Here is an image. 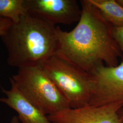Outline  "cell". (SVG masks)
<instances>
[{
    "label": "cell",
    "mask_w": 123,
    "mask_h": 123,
    "mask_svg": "<svg viewBox=\"0 0 123 123\" xmlns=\"http://www.w3.org/2000/svg\"><path fill=\"white\" fill-rule=\"evenodd\" d=\"M81 14L69 31L56 26L55 55L89 74L104 64L117 66L122 55L112 34L113 27L89 0H80Z\"/></svg>",
    "instance_id": "6da1fadb"
},
{
    "label": "cell",
    "mask_w": 123,
    "mask_h": 123,
    "mask_svg": "<svg viewBox=\"0 0 123 123\" xmlns=\"http://www.w3.org/2000/svg\"><path fill=\"white\" fill-rule=\"evenodd\" d=\"M56 26L26 12L0 37L10 66L21 68L41 67L55 55L57 48Z\"/></svg>",
    "instance_id": "7a4b0ae2"
},
{
    "label": "cell",
    "mask_w": 123,
    "mask_h": 123,
    "mask_svg": "<svg viewBox=\"0 0 123 123\" xmlns=\"http://www.w3.org/2000/svg\"><path fill=\"white\" fill-rule=\"evenodd\" d=\"M41 67L65 98L70 108L90 105L94 90L90 74L55 55Z\"/></svg>",
    "instance_id": "3957f363"
},
{
    "label": "cell",
    "mask_w": 123,
    "mask_h": 123,
    "mask_svg": "<svg viewBox=\"0 0 123 123\" xmlns=\"http://www.w3.org/2000/svg\"><path fill=\"white\" fill-rule=\"evenodd\" d=\"M10 80L47 116L70 108L65 98L41 67L18 68Z\"/></svg>",
    "instance_id": "277c9868"
},
{
    "label": "cell",
    "mask_w": 123,
    "mask_h": 123,
    "mask_svg": "<svg viewBox=\"0 0 123 123\" xmlns=\"http://www.w3.org/2000/svg\"><path fill=\"white\" fill-rule=\"evenodd\" d=\"M90 74L94 90L90 105L99 106L123 102V61L115 67L100 65Z\"/></svg>",
    "instance_id": "5b68a950"
},
{
    "label": "cell",
    "mask_w": 123,
    "mask_h": 123,
    "mask_svg": "<svg viewBox=\"0 0 123 123\" xmlns=\"http://www.w3.org/2000/svg\"><path fill=\"white\" fill-rule=\"evenodd\" d=\"M123 102L104 105L67 108L47 116L50 123H121L119 112Z\"/></svg>",
    "instance_id": "8992f818"
},
{
    "label": "cell",
    "mask_w": 123,
    "mask_h": 123,
    "mask_svg": "<svg viewBox=\"0 0 123 123\" xmlns=\"http://www.w3.org/2000/svg\"><path fill=\"white\" fill-rule=\"evenodd\" d=\"M26 12L53 26L79 22L81 9L76 0H25Z\"/></svg>",
    "instance_id": "52a82bcc"
},
{
    "label": "cell",
    "mask_w": 123,
    "mask_h": 123,
    "mask_svg": "<svg viewBox=\"0 0 123 123\" xmlns=\"http://www.w3.org/2000/svg\"><path fill=\"white\" fill-rule=\"evenodd\" d=\"M8 90L1 88L6 97L0 98L4 103L15 110L21 123H50L46 115L35 105L25 96L12 81Z\"/></svg>",
    "instance_id": "ba28073f"
},
{
    "label": "cell",
    "mask_w": 123,
    "mask_h": 123,
    "mask_svg": "<svg viewBox=\"0 0 123 123\" xmlns=\"http://www.w3.org/2000/svg\"><path fill=\"white\" fill-rule=\"evenodd\" d=\"M99 10L109 23L114 27L123 26V7L116 0H89Z\"/></svg>",
    "instance_id": "9c48e42d"
},
{
    "label": "cell",
    "mask_w": 123,
    "mask_h": 123,
    "mask_svg": "<svg viewBox=\"0 0 123 123\" xmlns=\"http://www.w3.org/2000/svg\"><path fill=\"white\" fill-rule=\"evenodd\" d=\"M26 12L25 0H0V17L18 23Z\"/></svg>",
    "instance_id": "30bf717a"
},
{
    "label": "cell",
    "mask_w": 123,
    "mask_h": 123,
    "mask_svg": "<svg viewBox=\"0 0 123 123\" xmlns=\"http://www.w3.org/2000/svg\"><path fill=\"white\" fill-rule=\"evenodd\" d=\"M112 34L114 40L119 46L122 55V61H123V26H113Z\"/></svg>",
    "instance_id": "8fae6325"
},
{
    "label": "cell",
    "mask_w": 123,
    "mask_h": 123,
    "mask_svg": "<svg viewBox=\"0 0 123 123\" xmlns=\"http://www.w3.org/2000/svg\"><path fill=\"white\" fill-rule=\"evenodd\" d=\"M12 22L8 19L0 17V28L10 26Z\"/></svg>",
    "instance_id": "7c38bea8"
},
{
    "label": "cell",
    "mask_w": 123,
    "mask_h": 123,
    "mask_svg": "<svg viewBox=\"0 0 123 123\" xmlns=\"http://www.w3.org/2000/svg\"><path fill=\"white\" fill-rule=\"evenodd\" d=\"M10 123H21L18 117L16 116H14L11 119Z\"/></svg>",
    "instance_id": "4fadbf2b"
},
{
    "label": "cell",
    "mask_w": 123,
    "mask_h": 123,
    "mask_svg": "<svg viewBox=\"0 0 123 123\" xmlns=\"http://www.w3.org/2000/svg\"><path fill=\"white\" fill-rule=\"evenodd\" d=\"M9 26H8V27H1V28H0V37L4 33L5 31H6V30L8 28V27Z\"/></svg>",
    "instance_id": "5bb4252c"
},
{
    "label": "cell",
    "mask_w": 123,
    "mask_h": 123,
    "mask_svg": "<svg viewBox=\"0 0 123 123\" xmlns=\"http://www.w3.org/2000/svg\"><path fill=\"white\" fill-rule=\"evenodd\" d=\"M122 112H120V110L119 112V116H120V119L121 120V123H123V111H121Z\"/></svg>",
    "instance_id": "9a60e30c"
},
{
    "label": "cell",
    "mask_w": 123,
    "mask_h": 123,
    "mask_svg": "<svg viewBox=\"0 0 123 123\" xmlns=\"http://www.w3.org/2000/svg\"><path fill=\"white\" fill-rule=\"evenodd\" d=\"M116 1L119 5L123 7V0H116Z\"/></svg>",
    "instance_id": "2e32d148"
}]
</instances>
